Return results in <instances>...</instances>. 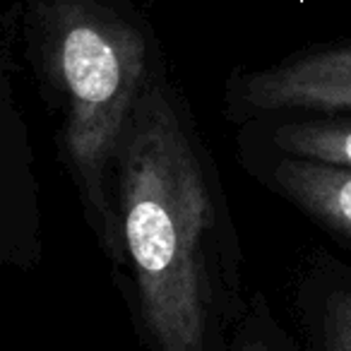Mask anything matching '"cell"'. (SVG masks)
Listing matches in <instances>:
<instances>
[{
	"label": "cell",
	"mask_w": 351,
	"mask_h": 351,
	"mask_svg": "<svg viewBox=\"0 0 351 351\" xmlns=\"http://www.w3.org/2000/svg\"><path fill=\"white\" fill-rule=\"evenodd\" d=\"M113 197L111 272L147 351H229L253 296L243 248L215 152L169 70L118 145Z\"/></svg>",
	"instance_id": "obj_1"
},
{
	"label": "cell",
	"mask_w": 351,
	"mask_h": 351,
	"mask_svg": "<svg viewBox=\"0 0 351 351\" xmlns=\"http://www.w3.org/2000/svg\"><path fill=\"white\" fill-rule=\"evenodd\" d=\"M245 173L315 224L351 265V169L258 149H239Z\"/></svg>",
	"instance_id": "obj_4"
},
{
	"label": "cell",
	"mask_w": 351,
	"mask_h": 351,
	"mask_svg": "<svg viewBox=\"0 0 351 351\" xmlns=\"http://www.w3.org/2000/svg\"><path fill=\"white\" fill-rule=\"evenodd\" d=\"M3 263L29 269L41 260L39 191L22 111L12 99L8 70L3 73Z\"/></svg>",
	"instance_id": "obj_5"
},
{
	"label": "cell",
	"mask_w": 351,
	"mask_h": 351,
	"mask_svg": "<svg viewBox=\"0 0 351 351\" xmlns=\"http://www.w3.org/2000/svg\"><path fill=\"white\" fill-rule=\"evenodd\" d=\"M221 111L236 128L274 116H349L351 39L291 53L226 77Z\"/></svg>",
	"instance_id": "obj_3"
},
{
	"label": "cell",
	"mask_w": 351,
	"mask_h": 351,
	"mask_svg": "<svg viewBox=\"0 0 351 351\" xmlns=\"http://www.w3.org/2000/svg\"><path fill=\"white\" fill-rule=\"evenodd\" d=\"M25 56L56 118V147L84 224L111 269L121 260L113 164L140 99L164 73L132 0H25Z\"/></svg>",
	"instance_id": "obj_2"
},
{
	"label": "cell",
	"mask_w": 351,
	"mask_h": 351,
	"mask_svg": "<svg viewBox=\"0 0 351 351\" xmlns=\"http://www.w3.org/2000/svg\"><path fill=\"white\" fill-rule=\"evenodd\" d=\"M291 315L306 351H351V265L313 250L293 279Z\"/></svg>",
	"instance_id": "obj_6"
},
{
	"label": "cell",
	"mask_w": 351,
	"mask_h": 351,
	"mask_svg": "<svg viewBox=\"0 0 351 351\" xmlns=\"http://www.w3.org/2000/svg\"><path fill=\"white\" fill-rule=\"evenodd\" d=\"M229 351H306V346L296 332L284 325L265 293L255 291Z\"/></svg>",
	"instance_id": "obj_8"
},
{
	"label": "cell",
	"mask_w": 351,
	"mask_h": 351,
	"mask_svg": "<svg viewBox=\"0 0 351 351\" xmlns=\"http://www.w3.org/2000/svg\"><path fill=\"white\" fill-rule=\"evenodd\" d=\"M236 149L351 169V116H274L239 125Z\"/></svg>",
	"instance_id": "obj_7"
}]
</instances>
